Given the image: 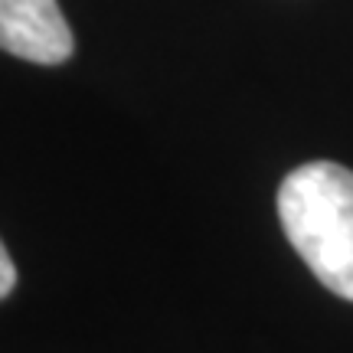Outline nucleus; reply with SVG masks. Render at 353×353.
Here are the masks:
<instances>
[{
	"label": "nucleus",
	"mask_w": 353,
	"mask_h": 353,
	"mask_svg": "<svg viewBox=\"0 0 353 353\" xmlns=\"http://www.w3.org/2000/svg\"><path fill=\"white\" fill-rule=\"evenodd\" d=\"M278 219L317 281L353 301V170L337 161L294 167L278 187Z\"/></svg>",
	"instance_id": "f257e3e1"
},
{
	"label": "nucleus",
	"mask_w": 353,
	"mask_h": 353,
	"mask_svg": "<svg viewBox=\"0 0 353 353\" xmlns=\"http://www.w3.org/2000/svg\"><path fill=\"white\" fill-rule=\"evenodd\" d=\"M0 50L39 65L65 63L76 39L56 0H0Z\"/></svg>",
	"instance_id": "f03ea898"
},
{
	"label": "nucleus",
	"mask_w": 353,
	"mask_h": 353,
	"mask_svg": "<svg viewBox=\"0 0 353 353\" xmlns=\"http://www.w3.org/2000/svg\"><path fill=\"white\" fill-rule=\"evenodd\" d=\"M13 285H17V265H13L7 245L0 242V301L13 291Z\"/></svg>",
	"instance_id": "7ed1b4c3"
}]
</instances>
